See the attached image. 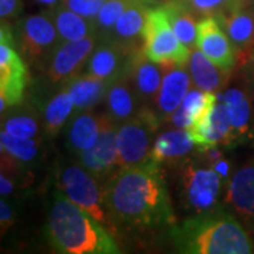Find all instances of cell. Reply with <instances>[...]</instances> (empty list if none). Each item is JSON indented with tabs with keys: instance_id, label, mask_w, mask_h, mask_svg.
<instances>
[{
	"instance_id": "obj_1",
	"label": "cell",
	"mask_w": 254,
	"mask_h": 254,
	"mask_svg": "<svg viewBox=\"0 0 254 254\" xmlns=\"http://www.w3.org/2000/svg\"><path fill=\"white\" fill-rule=\"evenodd\" d=\"M161 164L148 160L122 168L103 184L105 199L118 229L157 230L175 225L173 202Z\"/></svg>"
},
{
	"instance_id": "obj_43",
	"label": "cell",
	"mask_w": 254,
	"mask_h": 254,
	"mask_svg": "<svg viewBox=\"0 0 254 254\" xmlns=\"http://www.w3.org/2000/svg\"><path fill=\"white\" fill-rule=\"evenodd\" d=\"M247 82V81H246ZM249 83V82H247ZM249 86H250V91H252V96H253V100H254V83H249Z\"/></svg>"
},
{
	"instance_id": "obj_29",
	"label": "cell",
	"mask_w": 254,
	"mask_h": 254,
	"mask_svg": "<svg viewBox=\"0 0 254 254\" xmlns=\"http://www.w3.org/2000/svg\"><path fill=\"white\" fill-rule=\"evenodd\" d=\"M163 6L168 14L170 23L178 40L187 48H190V51H193L196 48V40H198L199 16L190 9L188 3L178 0H170Z\"/></svg>"
},
{
	"instance_id": "obj_38",
	"label": "cell",
	"mask_w": 254,
	"mask_h": 254,
	"mask_svg": "<svg viewBox=\"0 0 254 254\" xmlns=\"http://www.w3.org/2000/svg\"><path fill=\"white\" fill-rule=\"evenodd\" d=\"M210 164H212L213 170H215V171L222 177V180L227 184L229 180H230V177L233 175V168H232V163H230V160H227V158H225V157L222 155L220 158L215 160L213 163H210Z\"/></svg>"
},
{
	"instance_id": "obj_19",
	"label": "cell",
	"mask_w": 254,
	"mask_h": 254,
	"mask_svg": "<svg viewBox=\"0 0 254 254\" xmlns=\"http://www.w3.org/2000/svg\"><path fill=\"white\" fill-rule=\"evenodd\" d=\"M105 103L106 113L113 119L118 126L136 116L137 112L143 108V103L127 72L116 78L115 81L109 82Z\"/></svg>"
},
{
	"instance_id": "obj_20",
	"label": "cell",
	"mask_w": 254,
	"mask_h": 254,
	"mask_svg": "<svg viewBox=\"0 0 254 254\" xmlns=\"http://www.w3.org/2000/svg\"><path fill=\"white\" fill-rule=\"evenodd\" d=\"M190 85L192 78L190 72H187L184 68L167 69V72L164 73L161 88L153 106L163 123L180 108L182 100L190 92Z\"/></svg>"
},
{
	"instance_id": "obj_2",
	"label": "cell",
	"mask_w": 254,
	"mask_h": 254,
	"mask_svg": "<svg viewBox=\"0 0 254 254\" xmlns=\"http://www.w3.org/2000/svg\"><path fill=\"white\" fill-rule=\"evenodd\" d=\"M168 237L175 254H254L250 232L225 206L175 223Z\"/></svg>"
},
{
	"instance_id": "obj_26",
	"label": "cell",
	"mask_w": 254,
	"mask_h": 254,
	"mask_svg": "<svg viewBox=\"0 0 254 254\" xmlns=\"http://www.w3.org/2000/svg\"><path fill=\"white\" fill-rule=\"evenodd\" d=\"M75 105V113L93 110L106 98L109 82L88 73H81L64 85Z\"/></svg>"
},
{
	"instance_id": "obj_35",
	"label": "cell",
	"mask_w": 254,
	"mask_h": 254,
	"mask_svg": "<svg viewBox=\"0 0 254 254\" xmlns=\"http://www.w3.org/2000/svg\"><path fill=\"white\" fill-rule=\"evenodd\" d=\"M24 0H0V18L1 23H17L23 11Z\"/></svg>"
},
{
	"instance_id": "obj_14",
	"label": "cell",
	"mask_w": 254,
	"mask_h": 254,
	"mask_svg": "<svg viewBox=\"0 0 254 254\" xmlns=\"http://www.w3.org/2000/svg\"><path fill=\"white\" fill-rule=\"evenodd\" d=\"M136 50L140 48H130L112 38L100 37L82 73H88L103 81H115L127 72L130 60Z\"/></svg>"
},
{
	"instance_id": "obj_13",
	"label": "cell",
	"mask_w": 254,
	"mask_h": 254,
	"mask_svg": "<svg viewBox=\"0 0 254 254\" xmlns=\"http://www.w3.org/2000/svg\"><path fill=\"white\" fill-rule=\"evenodd\" d=\"M196 48L219 68L233 72L239 64V53L220 21L213 16L202 17L198 24Z\"/></svg>"
},
{
	"instance_id": "obj_30",
	"label": "cell",
	"mask_w": 254,
	"mask_h": 254,
	"mask_svg": "<svg viewBox=\"0 0 254 254\" xmlns=\"http://www.w3.org/2000/svg\"><path fill=\"white\" fill-rule=\"evenodd\" d=\"M48 14L54 21L61 41H79L98 34L95 21L82 17L63 4L54 10H48Z\"/></svg>"
},
{
	"instance_id": "obj_21",
	"label": "cell",
	"mask_w": 254,
	"mask_h": 254,
	"mask_svg": "<svg viewBox=\"0 0 254 254\" xmlns=\"http://www.w3.org/2000/svg\"><path fill=\"white\" fill-rule=\"evenodd\" d=\"M1 130L18 138H36L44 134L41 109L33 102L11 106L1 115Z\"/></svg>"
},
{
	"instance_id": "obj_8",
	"label": "cell",
	"mask_w": 254,
	"mask_h": 254,
	"mask_svg": "<svg viewBox=\"0 0 254 254\" xmlns=\"http://www.w3.org/2000/svg\"><path fill=\"white\" fill-rule=\"evenodd\" d=\"M161 119L150 106H143L136 116L118 126V150L120 170L136 167L150 160L154 136Z\"/></svg>"
},
{
	"instance_id": "obj_10",
	"label": "cell",
	"mask_w": 254,
	"mask_h": 254,
	"mask_svg": "<svg viewBox=\"0 0 254 254\" xmlns=\"http://www.w3.org/2000/svg\"><path fill=\"white\" fill-rule=\"evenodd\" d=\"M99 38V34H93L79 41H60L44 69L50 83L63 88L65 83L81 75Z\"/></svg>"
},
{
	"instance_id": "obj_9",
	"label": "cell",
	"mask_w": 254,
	"mask_h": 254,
	"mask_svg": "<svg viewBox=\"0 0 254 254\" xmlns=\"http://www.w3.org/2000/svg\"><path fill=\"white\" fill-rule=\"evenodd\" d=\"M14 27L18 50L23 58L31 66L44 71L55 47L61 41L51 16L48 13L26 16L18 18Z\"/></svg>"
},
{
	"instance_id": "obj_40",
	"label": "cell",
	"mask_w": 254,
	"mask_h": 254,
	"mask_svg": "<svg viewBox=\"0 0 254 254\" xmlns=\"http://www.w3.org/2000/svg\"><path fill=\"white\" fill-rule=\"evenodd\" d=\"M34 1L38 3V4H41V6H44V7H47L48 10H54L58 6L63 4V0H34Z\"/></svg>"
},
{
	"instance_id": "obj_3",
	"label": "cell",
	"mask_w": 254,
	"mask_h": 254,
	"mask_svg": "<svg viewBox=\"0 0 254 254\" xmlns=\"http://www.w3.org/2000/svg\"><path fill=\"white\" fill-rule=\"evenodd\" d=\"M46 233L57 254H122L109 230L58 190L48 208Z\"/></svg>"
},
{
	"instance_id": "obj_23",
	"label": "cell",
	"mask_w": 254,
	"mask_h": 254,
	"mask_svg": "<svg viewBox=\"0 0 254 254\" xmlns=\"http://www.w3.org/2000/svg\"><path fill=\"white\" fill-rule=\"evenodd\" d=\"M195 141L190 130L171 128L155 137L150 158L158 164H170L171 167L192 154Z\"/></svg>"
},
{
	"instance_id": "obj_24",
	"label": "cell",
	"mask_w": 254,
	"mask_h": 254,
	"mask_svg": "<svg viewBox=\"0 0 254 254\" xmlns=\"http://www.w3.org/2000/svg\"><path fill=\"white\" fill-rule=\"evenodd\" d=\"M148 9L140 0H130L108 38L130 48H143V31Z\"/></svg>"
},
{
	"instance_id": "obj_7",
	"label": "cell",
	"mask_w": 254,
	"mask_h": 254,
	"mask_svg": "<svg viewBox=\"0 0 254 254\" xmlns=\"http://www.w3.org/2000/svg\"><path fill=\"white\" fill-rule=\"evenodd\" d=\"M30 71L10 23L0 24V115L26 100Z\"/></svg>"
},
{
	"instance_id": "obj_5",
	"label": "cell",
	"mask_w": 254,
	"mask_h": 254,
	"mask_svg": "<svg viewBox=\"0 0 254 254\" xmlns=\"http://www.w3.org/2000/svg\"><path fill=\"white\" fill-rule=\"evenodd\" d=\"M57 190L75 205L86 210L99 223L118 236L119 229L112 220L105 199L103 184L81 164H61L55 174Z\"/></svg>"
},
{
	"instance_id": "obj_16",
	"label": "cell",
	"mask_w": 254,
	"mask_h": 254,
	"mask_svg": "<svg viewBox=\"0 0 254 254\" xmlns=\"http://www.w3.org/2000/svg\"><path fill=\"white\" fill-rule=\"evenodd\" d=\"M218 99L226 105L233 127V144H243L254 138V100L249 83L229 86Z\"/></svg>"
},
{
	"instance_id": "obj_17",
	"label": "cell",
	"mask_w": 254,
	"mask_h": 254,
	"mask_svg": "<svg viewBox=\"0 0 254 254\" xmlns=\"http://www.w3.org/2000/svg\"><path fill=\"white\" fill-rule=\"evenodd\" d=\"M216 18L236 47L239 53L237 68L243 66L254 54V7L236 9Z\"/></svg>"
},
{
	"instance_id": "obj_32",
	"label": "cell",
	"mask_w": 254,
	"mask_h": 254,
	"mask_svg": "<svg viewBox=\"0 0 254 254\" xmlns=\"http://www.w3.org/2000/svg\"><path fill=\"white\" fill-rule=\"evenodd\" d=\"M130 0H108L95 18V26L99 37H108L113 31L122 13L126 10Z\"/></svg>"
},
{
	"instance_id": "obj_34",
	"label": "cell",
	"mask_w": 254,
	"mask_h": 254,
	"mask_svg": "<svg viewBox=\"0 0 254 254\" xmlns=\"http://www.w3.org/2000/svg\"><path fill=\"white\" fill-rule=\"evenodd\" d=\"M108 0H63V6L72 10L82 17L95 21L100 9Z\"/></svg>"
},
{
	"instance_id": "obj_25",
	"label": "cell",
	"mask_w": 254,
	"mask_h": 254,
	"mask_svg": "<svg viewBox=\"0 0 254 254\" xmlns=\"http://www.w3.org/2000/svg\"><path fill=\"white\" fill-rule=\"evenodd\" d=\"M188 66L192 83L200 91L209 93H220L232 76V72L219 68L200 50L192 51Z\"/></svg>"
},
{
	"instance_id": "obj_28",
	"label": "cell",
	"mask_w": 254,
	"mask_h": 254,
	"mask_svg": "<svg viewBox=\"0 0 254 254\" xmlns=\"http://www.w3.org/2000/svg\"><path fill=\"white\" fill-rule=\"evenodd\" d=\"M218 100V93L200 91L199 88H190L180 108L174 112L165 122L177 128L190 130L198 122V119L206 112L212 103Z\"/></svg>"
},
{
	"instance_id": "obj_22",
	"label": "cell",
	"mask_w": 254,
	"mask_h": 254,
	"mask_svg": "<svg viewBox=\"0 0 254 254\" xmlns=\"http://www.w3.org/2000/svg\"><path fill=\"white\" fill-rule=\"evenodd\" d=\"M102 127V113L85 110L75 113L66 125L65 144L66 148L76 157L82 151L89 150L96 143Z\"/></svg>"
},
{
	"instance_id": "obj_42",
	"label": "cell",
	"mask_w": 254,
	"mask_h": 254,
	"mask_svg": "<svg viewBox=\"0 0 254 254\" xmlns=\"http://www.w3.org/2000/svg\"><path fill=\"white\" fill-rule=\"evenodd\" d=\"M245 7H254V0H242Z\"/></svg>"
},
{
	"instance_id": "obj_37",
	"label": "cell",
	"mask_w": 254,
	"mask_h": 254,
	"mask_svg": "<svg viewBox=\"0 0 254 254\" xmlns=\"http://www.w3.org/2000/svg\"><path fill=\"white\" fill-rule=\"evenodd\" d=\"M20 190L17 181L9 174L0 173V193L1 198H10Z\"/></svg>"
},
{
	"instance_id": "obj_41",
	"label": "cell",
	"mask_w": 254,
	"mask_h": 254,
	"mask_svg": "<svg viewBox=\"0 0 254 254\" xmlns=\"http://www.w3.org/2000/svg\"><path fill=\"white\" fill-rule=\"evenodd\" d=\"M140 1H143L145 6H148V7H157V6H163L170 0H140Z\"/></svg>"
},
{
	"instance_id": "obj_33",
	"label": "cell",
	"mask_w": 254,
	"mask_h": 254,
	"mask_svg": "<svg viewBox=\"0 0 254 254\" xmlns=\"http://www.w3.org/2000/svg\"><path fill=\"white\" fill-rule=\"evenodd\" d=\"M188 6L199 17H222L236 9H242V0H188Z\"/></svg>"
},
{
	"instance_id": "obj_6",
	"label": "cell",
	"mask_w": 254,
	"mask_h": 254,
	"mask_svg": "<svg viewBox=\"0 0 254 254\" xmlns=\"http://www.w3.org/2000/svg\"><path fill=\"white\" fill-rule=\"evenodd\" d=\"M143 53L165 71L184 68L190 63L192 51L184 46L174 33L164 6L150 7L147 11L143 31Z\"/></svg>"
},
{
	"instance_id": "obj_18",
	"label": "cell",
	"mask_w": 254,
	"mask_h": 254,
	"mask_svg": "<svg viewBox=\"0 0 254 254\" xmlns=\"http://www.w3.org/2000/svg\"><path fill=\"white\" fill-rule=\"evenodd\" d=\"M163 69L164 68H161L158 64L153 63L145 57L143 48L134 51L128 64L127 73L136 88L143 106H154L155 98L163 82Z\"/></svg>"
},
{
	"instance_id": "obj_27",
	"label": "cell",
	"mask_w": 254,
	"mask_h": 254,
	"mask_svg": "<svg viewBox=\"0 0 254 254\" xmlns=\"http://www.w3.org/2000/svg\"><path fill=\"white\" fill-rule=\"evenodd\" d=\"M40 109L43 116L44 137L54 138L60 134L66 122L71 120V115L72 112H75V105L69 92L66 91L65 86H63L43 106H40Z\"/></svg>"
},
{
	"instance_id": "obj_4",
	"label": "cell",
	"mask_w": 254,
	"mask_h": 254,
	"mask_svg": "<svg viewBox=\"0 0 254 254\" xmlns=\"http://www.w3.org/2000/svg\"><path fill=\"white\" fill-rule=\"evenodd\" d=\"M173 167L178 202L188 216L213 212L223 206L227 184L200 153L188 155Z\"/></svg>"
},
{
	"instance_id": "obj_39",
	"label": "cell",
	"mask_w": 254,
	"mask_h": 254,
	"mask_svg": "<svg viewBox=\"0 0 254 254\" xmlns=\"http://www.w3.org/2000/svg\"><path fill=\"white\" fill-rule=\"evenodd\" d=\"M237 69L242 71L243 78H245L249 83H254V54L252 55V58H250L243 66H240V68H237Z\"/></svg>"
},
{
	"instance_id": "obj_31",
	"label": "cell",
	"mask_w": 254,
	"mask_h": 254,
	"mask_svg": "<svg viewBox=\"0 0 254 254\" xmlns=\"http://www.w3.org/2000/svg\"><path fill=\"white\" fill-rule=\"evenodd\" d=\"M0 148L3 153H7L14 157L20 163L30 164L36 163L43 153V138H18L10 136L6 131H0Z\"/></svg>"
},
{
	"instance_id": "obj_36",
	"label": "cell",
	"mask_w": 254,
	"mask_h": 254,
	"mask_svg": "<svg viewBox=\"0 0 254 254\" xmlns=\"http://www.w3.org/2000/svg\"><path fill=\"white\" fill-rule=\"evenodd\" d=\"M16 222V212L13 205L7 198H1L0 200V225H1V235H4L10 227Z\"/></svg>"
},
{
	"instance_id": "obj_15",
	"label": "cell",
	"mask_w": 254,
	"mask_h": 254,
	"mask_svg": "<svg viewBox=\"0 0 254 254\" xmlns=\"http://www.w3.org/2000/svg\"><path fill=\"white\" fill-rule=\"evenodd\" d=\"M192 140L198 150H205L215 145L233 147V127L226 105L216 100L209 106L198 122L190 128Z\"/></svg>"
},
{
	"instance_id": "obj_11",
	"label": "cell",
	"mask_w": 254,
	"mask_h": 254,
	"mask_svg": "<svg viewBox=\"0 0 254 254\" xmlns=\"http://www.w3.org/2000/svg\"><path fill=\"white\" fill-rule=\"evenodd\" d=\"M83 168L96 177L102 184L109 181L120 171L118 150V125L106 112L102 113V127L96 143L86 151L78 155Z\"/></svg>"
},
{
	"instance_id": "obj_44",
	"label": "cell",
	"mask_w": 254,
	"mask_h": 254,
	"mask_svg": "<svg viewBox=\"0 0 254 254\" xmlns=\"http://www.w3.org/2000/svg\"><path fill=\"white\" fill-rule=\"evenodd\" d=\"M178 1H184V3H188V0H178Z\"/></svg>"
},
{
	"instance_id": "obj_12",
	"label": "cell",
	"mask_w": 254,
	"mask_h": 254,
	"mask_svg": "<svg viewBox=\"0 0 254 254\" xmlns=\"http://www.w3.org/2000/svg\"><path fill=\"white\" fill-rule=\"evenodd\" d=\"M223 206L254 233V158L237 168L227 182Z\"/></svg>"
}]
</instances>
